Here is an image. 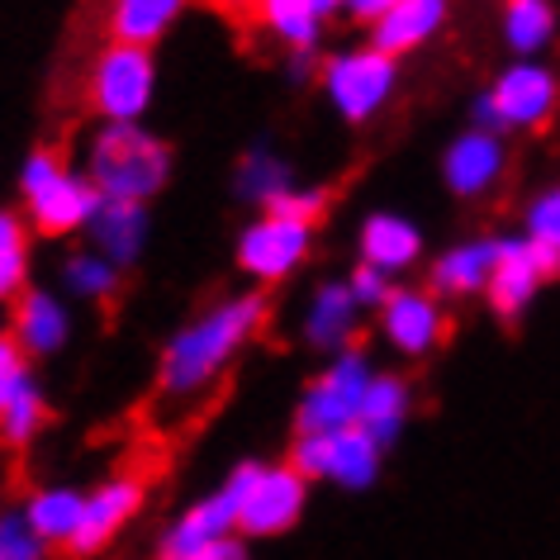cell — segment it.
<instances>
[{
  "label": "cell",
  "mask_w": 560,
  "mask_h": 560,
  "mask_svg": "<svg viewBox=\"0 0 560 560\" xmlns=\"http://www.w3.org/2000/svg\"><path fill=\"white\" fill-rule=\"evenodd\" d=\"M266 310L271 304H266L261 290H247V295H229L186 318L158 357V389L172 404H190L209 395L223 381V371L243 357V347L261 332Z\"/></svg>",
  "instance_id": "1"
},
{
  "label": "cell",
  "mask_w": 560,
  "mask_h": 560,
  "mask_svg": "<svg viewBox=\"0 0 560 560\" xmlns=\"http://www.w3.org/2000/svg\"><path fill=\"white\" fill-rule=\"evenodd\" d=\"M86 176L101 200L148 205L172 180V148L148 124H101L86 143Z\"/></svg>",
  "instance_id": "2"
},
{
  "label": "cell",
  "mask_w": 560,
  "mask_h": 560,
  "mask_svg": "<svg viewBox=\"0 0 560 560\" xmlns=\"http://www.w3.org/2000/svg\"><path fill=\"white\" fill-rule=\"evenodd\" d=\"M219 485L233 494L237 537L247 541L285 537L310 509V480L290 460H237Z\"/></svg>",
  "instance_id": "3"
},
{
  "label": "cell",
  "mask_w": 560,
  "mask_h": 560,
  "mask_svg": "<svg viewBox=\"0 0 560 560\" xmlns=\"http://www.w3.org/2000/svg\"><path fill=\"white\" fill-rule=\"evenodd\" d=\"M20 200L30 209V223L48 237L86 233L95 209H101V190L91 186L86 172L62 162V152L34 148L20 162Z\"/></svg>",
  "instance_id": "4"
},
{
  "label": "cell",
  "mask_w": 560,
  "mask_h": 560,
  "mask_svg": "<svg viewBox=\"0 0 560 560\" xmlns=\"http://www.w3.org/2000/svg\"><path fill=\"white\" fill-rule=\"evenodd\" d=\"M560 109V77L541 58H513L475 101V129L537 133Z\"/></svg>",
  "instance_id": "5"
},
{
  "label": "cell",
  "mask_w": 560,
  "mask_h": 560,
  "mask_svg": "<svg viewBox=\"0 0 560 560\" xmlns=\"http://www.w3.org/2000/svg\"><path fill=\"white\" fill-rule=\"evenodd\" d=\"M375 381V366L361 347L332 352L324 361V371L304 385V395L295 404V438H314V432H342L357 428L366 389Z\"/></svg>",
  "instance_id": "6"
},
{
  "label": "cell",
  "mask_w": 560,
  "mask_h": 560,
  "mask_svg": "<svg viewBox=\"0 0 560 560\" xmlns=\"http://www.w3.org/2000/svg\"><path fill=\"white\" fill-rule=\"evenodd\" d=\"M318 86L324 101L332 105V115L347 124H371L381 109L395 101L399 91V62L389 52L361 44V48H342L318 67Z\"/></svg>",
  "instance_id": "7"
},
{
  "label": "cell",
  "mask_w": 560,
  "mask_h": 560,
  "mask_svg": "<svg viewBox=\"0 0 560 560\" xmlns=\"http://www.w3.org/2000/svg\"><path fill=\"white\" fill-rule=\"evenodd\" d=\"M86 95L101 124H143L152 101H158V58H152V48L105 44L91 62Z\"/></svg>",
  "instance_id": "8"
},
{
  "label": "cell",
  "mask_w": 560,
  "mask_h": 560,
  "mask_svg": "<svg viewBox=\"0 0 560 560\" xmlns=\"http://www.w3.org/2000/svg\"><path fill=\"white\" fill-rule=\"evenodd\" d=\"M381 460H385V446L361 428L295 438V452H290V466L310 485H332V489H347V494H361V489L381 480Z\"/></svg>",
  "instance_id": "9"
},
{
  "label": "cell",
  "mask_w": 560,
  "mask_h": 560,
  "mask_svg": "<svg viewBox=\"0 0 560 560\" xmlns=\"http://www.w3.org/2000/svg\"><path fill=\"white\" fill-rule=\"evenodd\" d=\"M314 233L318 223H304V219H285V214H257L237 233V271L252 276L257 285H276V280H290L310 261L314 252Z\"/></svg>",
  "instance_id": "10"
},
{
  "label": "cell",
  "mask_w": 560,
  "mask_h": 560,
  "mask_svg": "<svg viewBox=\"0 0 560 560\" xmlns=\"http://www.w3.org/2000/svg\"><path fill=\"white\" fill-rule=\"evenodd\" d=\"M551 276H560L556 252L537 247L523 233L499 237V261H494V276H489V290H485L489 310L499 318H523V310L541 295V285Z\"/></svg>",
  "instance_id": "11"
},
{
  "label": "cell",
  "mask_w": 560,
  "mask_h": 560,
  "mask_svg": "<svg viewBox=\"0 0 560 560\" xmlns=\"http://www.w3.org/2000/svg\"><path fill=\"white\" fill-rule=\"evenodd\" d=\"M375 324H381V342L404 361L432 357L442 347V338H446L442 300L432 295V290H418V285H395V295L381 304Z\"/></svg>",
  "instance_id": "12"
},
{
  "label": "cell",
  "mask_w": 560,
  "mask_h": 560,
  "mask_svg": "<svg viewBox=\"0 0 560 560\" xmlns=\"http://www.w3.org/2000/svg\"><path fill=\"white\" fill-rule=\"evenodd\" d=\"M148 503L143 475H105L95 489H86V509H81V532L72 541V556H101L105 546H115L124 532L133 527V517Z\"/></svg>",
  "instance_id": "13"
},
{
  "label": "cell",
  "mask_w": 560,
  "mask_h": 560,
  "mask_svg": "<svg viewBox=\"0 0 560 560\" xmlns=\"http://www.w3.org/2000/svg\"><path fill=\"white\" fill-rule=\"evenodd\" d=\"M10 342L24 352V361H44V357H58L67 352L77 332V318H72V304H67L58 290H44V285H30L24 295L10 304Z\"/></svg>",
  "instance_id": "14"
},
{
  "label": "cell",
  "mask_w": 560,
  "mask_h": 560,
  "mask_svg": "<svg viewBox=\"0 0 560 560\" xmlns=\"http://www.w3.org/2000/svg\"><path fill=\"white\" fill-rule=\"evenodd\" d=\"M503 176H509V143H503V133L466 129L442 152V180L456 200H480Z\"/></svg>",
  "instance_id": "15"
},
{
  "label": "cell",
  "mask_w": 560,
  "mask_h": 560,
  "mask_svg": "<svg viewBox=\"0 0 560 560\" xmlns=\"http://www.w3.org/2000/svg\"><path fill=\"white\" fill-rule=\"evenodd\" d=\"M223 537H237V509H233V494L229 489H209L190 503V509H180L172 523L162 527L158 537V560H195L205 551V546H214Z\"/></svg>",
  "instance_id": "16"
},
{
  "label": "cell",
  "mask_w": 560,
  "mask_h": 560,
  "mask_svg": "<svg viewBox=\"0 0 560 560\" xmlns=\"http://www.w3.org/2000/svg\"><path fill=\"white\" fill-rule=\"evenodd\" d=\"M357 247H361V261L375 266V271L404 276L423 261V229L409 214H399V209H375V214L361 219Z\"/></svg>",
  "instance_id": "17"
},
{
  "label": "cell",
  "mask_w": 560,
  "mask_h": 560,
  "mask_svg": "<svg viewBox=\"0 0 560 560\" xmlns=\"http://www.w3.org/2000/svg\"><path fill=\"white\" fill-rule=\"evenodd\" d=\"M499 261V237H460L446 252H438V261L428 266L432 295L438 300H475L489 290V276H494Z\"/></svg>",
  "instance_id": "18"
},
{
  "label": "cell",
  "mask_w": 560,
  "mask_h": 560,
  "mask_svg": "<svg viewBox=\"0 0 560 560\" xmlns=\"http://www.w3.org/2000/svg\"><path fill=\"white\" fill-rule=\"evenodd\" d=\"M452 20V0H399L389 15L371 24V48L389 52V58H409V52L428 48L432 38Z\"/></svg>",
  "instance_id": "19"
},
{
  "label": "cell",
  "mask_w": 560,
  "mask_h": 560,
  "mask_svg": "<svg viewBox=\"0 0 560 560\" xmlns=\"http://www.w3.org/2000/svg\"><path fill=\"white\" fill-rule=\"evenodd\" d=\"M361 328V304L357 295L347 290V276L342 280H324V285L310 295L304 304V342L318 347V352H347Z\"/></svg>",
  "instance_id": "20"
},
{
  "label": "cell",
  "mask_w": 560,
  "mask_h": 560,
  "mask_svg": "<svg viewBox=\"0 0 560 560\" xmlns=\"http://www.w3.org/2000/svg\"><path fill=\"white\" fill-rule=\"evenodd\" d=\"M148 233H152L148 205H129V200H101V209H95V219H91V229H86L91 247L101 252V257L115 261L119 271L143 257Z\"/></svg>",
  "instance_id": "21"
},
{
  "label": "cell",
  "mask_w": 560,
  "mask_h": 560,
  "mask_svg": "<svg viewBox=\"0 0 560 560\" xmlns=\"http://www.w3.org/2000/svg\"><path fill=\"white\" fill-rule=\"evenodd\" d=\"M24 517H30V527L44 537L48 551H72L77 532H81V509H86V489L77 485H38L30 499L20 503Z\"/></svg>",
  "instance_id": "22"
},
{
  "label": "cell",
  "mask_w": 560,
  "mask_h": 560,
  "mask_svg": "<svg viewBox=\"0 0 560 560\" xmlns=\"http://www.w3.org/2000/svg\"><path fill=\"white\" fill-rule=\"evenodd\" d=\"M190 0H109V44L152 48L158 38L172 34V24L186 15Z\"/></svg>",
  "instance_id": "23"
},
{
  "label": "cell",
  "mask_w": 560,
  "mask_h": 560,
  "mask_svg": "<svg viewBox=\"0 0 560 560\" xmlns=\"http://www.w3.org/2000/svg\"><path fill=\"white\" fill-rule=\"evenodd\" d=\"M409 418H413V385L395 371H375L357 428L371 432L381 446H395L404 438V428H409Z\"/></svg>",
  "instance_id": "24"
},
{
  "label": "cell",
  "mask_w": 560,
  "mask_h": 560,
  "mask_svg": "<svg viewBox=\"0 0 560 560\" xmlns=\"http://www.w3.org/2000/svg\"><path fill=\"white\" fill-rule=\"evenodd\" d=\"M295 186H300V180H295V166L280 158V152H271V148H247L243 162H237V172H233L237 200L257 205V214L276 209Z\"/></svg>",
  "instance_id": "25"
},
{
  "label": "cell",
  "mask_w": 560,
  "mask_h": 560,
  "mask_svg": "<svg viewBox=\"0 0 560 560\" xmlns=\"http://www.w3.org/2000/svg\"><path fill=\"white\" fill-rule=\"evenodd\" d=\"M499 34L513 58H541L560 34V10L556 0H503Z\"/></svg>",
  "instance_id": "26"
},
{
  "label": "cell",
  "mask_w": 560,
  "mask_h": 560,
  "mask_svg": "<svg viewBox=\"0 0 560 560\" xmlns=\"http://www.w3.org/2000/svg\"><path fill=\"white\" fill-rule=\"evenodd\" d=\"M257 15L261 30L285 44L295 58H310L324 38V15H318L314 0H257Z\"/></svg>",
  "instance_id": "27"
},
{
  "label": "cell",
  "mask_w": 560,
  "mask_h": 560,
  "mask_svg": "<svg viewBox=\"0 0 560 560\" xmlns=\"http://www.w3.org/2000/svg\"><path fill=\"white\" fill-rule=\"evenodd\" d=\"M30 219H20L15 209H0V304H15L30 290Z\"/></svg>",
  "instance_id": "28"
},
{
  "label": "cell",
  "mask_w": 560,
  "mask_h": 560,
  "mask_svg": "<svg viewBox=\"0 0 560 560\" xmlns=\"http://www.w3.org/2000/svg\"><path fill=\"white\" fill-rule=\"evenodd\" d=\"M119 266L109 261V257H101L95 247H81V252H72V257L62 261V290L72 300H86V304H101V300H109L119 290Z\"/></svg>",
  "instance_id": "29"
},
{
  "label": "cell",
  "mask_w": 560,
  "mask_h": 560,
  "mask_svg": "<svg viewBox=\"0 0 560 560\" xmlns=\"http://www.w3.org/2000/svg\"><path fill=\"white\" fill-rule=\"evenodd\" d=\"M44 423H48V399H44V385L30 375L15 395L0 404V442L5 446H30L38 432H44Z\"/></svg>",
  "instance_id": "30"
},
{
  "label": "cell",
  "mask_w": 560,
  "mask_h": 560,
  "mask_svg": "<svg viewBox=\"0 0 560 560\" xmlns=\"http://www.w3.org/2000/svg\"><path fill=\"white\" fill-rule=\"evenodd\" d=\"M523 237L560 257V186H546L527 200L523 209Z\"/></svg>",
  "instance_id": "31"
},
{
  "label": "cell",
  "mask_w": 560,
  "mask_h": 560,
  "mask_svg": "<svg viewBox=\"0 0 560 560\" xmlns=\"http://www.w3.org/2000/svg\"><path fill=\"white\" fill-rule=\"evenodd\" d=\"M0 560H48V546L30 527L24 509H0Z\"/></svg>",
  "instance_id": "32"
},
{
  "label": "cell",
  "mask_w": 560,
  "mask_h": 560,
  "mask_svg": "<svg viewBox=\"0 0 560 560\" xmlns=\"http://www.w3.org/2000/svg\"><path fill=\"white\" fill-rule=\"evenodd\" d=\"M347 290L357 295L361 314H381V304L395 295V276H385V271H375V266L357 261V266H352V276H347Z\"/></svg>",
  "instance_id": "33"
},
{
  "label": "cell",
  "mask_w": 560,
  "mask_h": 560,
  "mask_svg": "<svg viewBox=\"0 0 560 560\" xmlns=\"http://www.w3.org/2000/svg\"><path fill=\"white\" fill-rule=\"evenodd\" d=\"M324 209H328V195L324 186H295L280 200L276 209H266V214H285V219H304V223H318L324 219Z\"/></svg>",
  "instance_id": "34"
},
{
  "label": "cell",
  "mask_w": 560,
  "mask_h": 560,
  "mask_svg": "<svg viewBox=\"0 0 560 560\" xmlns=\"http://www.w3.org/2000/svg\"><path fill=\"white\" fill-rule=\"evenodd\" d=\"M30 375H34V371H30V361H24V352L5 338V342H0V404L15 395V389L30 381Z\"/></svg>",
  "instance_id": "35"
},
{
  "label": "cell",
  "mask_w": 560,
  "mask_h": 560,
  "mask_svg": "<svg viewBox=\"0 0 560 560\" xmlns=\"http://www.w3.org/2000/svg\"><path fill=\"white\" fill-rule=\"evenodd\" d=\"M399 0H347L342 5V15H352L357 24H375L381 15H389V10H395Z\"/></svg>",
  "instance_id": "36"
},
{
  "label": "cell",
  "mask_w": 560,
  "mask_h": 560,
  "mask_svg": "<svg viewBox=\"0 0 560 560\" xmlns=\"http://www.w3.org/2000/svg\"><path fill=\"white\" fill-rule=\"evenodd\" d=\"M195 560H252V551H247V537H223L214 546H205Z\"/></svg>",
  "instance_id": "37"
},
{
  "label": "cell",
  "mask_w": 560,
  "mask_h": 560,
  "mask_svg": "<svg viewBox=\"0 0 560 560\" xmlns=\"http://www.w3.org/2000/svg\"><path fill=\"white\" fill-rule=\"evenodd\" d=\"M314 5H318V15H324V20H328V15H338V10L347 5V0H314Z\"/></svg>",
  "instance_id": "38"
},
{
  "label": "cell",
  "mask_w": 560,
  "mask_h": 560,
  "mask_svg": "<svg viewBox=\"0 0 560 560\" xmlns=\"http://www.w3.org/2000/svg\"><path fill=\"white\" fill-rule=\"evenodd\" d=\"M5 338H10V332H5V324H0V342H5Z\"/></svg>",
  "instance_id": "39"
}]
</instances>
